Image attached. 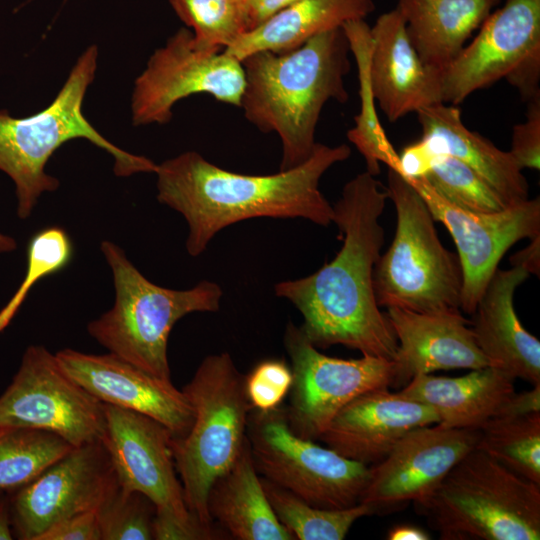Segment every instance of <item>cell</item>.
Here are the masks:
<instances>
[{
    "label": "cell",
    "mask_w": 540,
    "mask_h": 540,
    "mask_svg": "<svg viewBox=\"0 0 540 540\" xmlns=\"http://www.w3.org/2000/svg\"><path fill=\"white\" fill-rule=\"evenodd\" d=\"M387 188L365 171L348 181L333 205L342 247L313 274L274 286L276 296L301 313V330L317 348L343 345L394 360L398 342L386 313L376 302L373 273L384 243L379 220Z\"/></svg>",
    "instance_id": "obj_1"
},
{
    "label": "cell",
    "mask_w": 540,
    "mask_h": 540,
    "mask_svg": "<svg viewBox=\"0 0 540 540\" xmlns=\"http://www.w3.org/2000/svg\"><path fill=\"white\" fill-rule=\"evenodd\" d=\"M346 144H316L300 165L268 175L223 169L196 151L157 164V200L187 222L186 250L201 255L224 228L244 220L301 218L320 226L333 223V205L319 189L324 173L349 158Z\"/></svg>",
    "instance_id": "obj_2"
},
{
    "label": "cell",
    "mask_w": 540,
    "mask_h": 540,
    "mask_svg": "<svg viewBox=\"0 0 540 540\" xmlns=\"http://www.w3.org/2000/svg\"><path fill=\"white\" fill-rule=\"evenodd\" d=\"M349 51L347 38L338 28L294 50L258 51L241 61L245 84L240 108L259 131L279 136V170L294 168L312 154L324 105L329 100H348Z\"/></svg>",
    "instance_id": "obj_3"
},
{
    "label": "cell",
    "mask_w": 540,
    "mask_h": 540,
    "mask_svg": "<svg viewBox=\"0 0 540 540\" xmlns=\"http://www.w3.org/2000/svg\"><path fill=\"white\" fill-rule=\"evenodd\" d=\"M98 48L88 46L77 58L53 101L23 118L0 109V171L15 185L17 215L27 219L45 192L60 182L45 170L48 160L64 143L82 138L109 153L117 176L155 173L157 164L129 153L106 139L86 119L82 106L97 71Z\"/></svg>",
    "instance_id": "obj_4"
},
{
    "label": "cell",
    "mask_w": 540,
    "mask_h": 540,
    "mask_svg": "<svg viewBox=\"0 0 540 540\" xmlns=\"http://www.w3.org/2000/svg\"><path fill=\"white\" fill-rule=\"evenodd\" d=\"M100 250L113 275L115 299L111 309L89 322V335L109 353L171 380L167 346L172 328L187 314L218 311L222 288L209 280L185 290L162 287L148 280L112 241L103 240Z\"/></svg>",
    "instance_id": "obj_5"
},
{
    "label": "cell",
    "mask_w": 540,
    "mask_h": 540,
    "mask_svg": "<svg viewBox=\"0 0 540 540\" xmlns=\"http://www.w3.org/2000/svg\"><path fill=\"white\" fill-rule=\"evenodd\" d=\"M193 412L188 431L172 436L171 449L189 512L212 527L208 495L235 462L247 440L252 407L245 375L227 352L205 357L182 389Z\"/></svg>",
    "instance_id": "obj_6"
},
{
    "label": "cell",
    "mask_w": 540,
    "mask_h": 540,
    "mask_svg": "<svg viewBox=\"0 0 540 540\" xmlns=\"http://www.w3.org/2000/svg\"><path fill=\"white\" fill-rule=\"evenodd\" d=\"M414 505L442 540L540 539V485L478 449Z\"/></svg>",
    "instance_id": "obj_7"
},
{
    "label": "cell",
    "mask_w": 540,
    "mask_h": 540,
    "mask_svg": "<svg viewBox=\"0 0 540 540\" xmlns=\"http://www.w3.org/2000/svg\"><path fill=\"white\" fill-rule=\"evenodd\" d=\"M387 191L397 224L394 239L374 267L379 307L416 312L460 310L462 270L441 243L426 202L400 173L389 169Z\"/></svg>",
    "instance_id": "obj_8"
},
{
    "label": "cell",
    "mask_w": 540,
    "mask_h": 540,
    "mask_svg": "<svg viewBox=\"0 0 540 540\" xmlns=\"http://www.w3.org/2000/svg\"><path fill=\"white\" fill-rule=\"evenodd\" d=\"M247 438L258 473L306 503L324 509L360 503L370 467L296 435L285 408L251 410Z\"/></svg>",
    "instance_id": "obj_9"
},
{
    "label": "cell",
    "mask_w": 540,
    "mask_h": 540,
    "mask_svg": "<svg viewBox=\"0 0 540 540\" xmlns=\"http://www.w3.org/2000/svg\"><path fill=\"white\" fill-rule=\"evenodd\" d=\"M245 84L241 61L224 50L199 46L188 28H180L156 49L134 81L130 111L134 126L166 124L173 107L194 94L240 108Z\"/></svg>",
    "instance_id": "obj_10"
},
{
    "label": "cell",
    "mask_w": 540,
    "mask_h": 540,
    "mask_svg": "<svg viewBox=\"0 0 540 540\" xmlns=\"http://www.w3.org/2000/svg\"><path fill=\"white\" fill-rule=\"evenodd\" d=\"M55 433L79 447L101 441L104 403L75 382L42 345H30L11 383L0 396V426Z\"/></svg>",
    "instance_id": "obj_11"
},
{
    "label": "cell",
    "mask_w": 540,
    "mask_h": 540,
    "mask_svg": "<svg viewBox=\"0 0 540 540\" xmlns=\"http://www.w3.org/2000/svg\"><path fill=\"white\" fill-rule=\"evenodd\" d=\"M284 346L293 374L290 402L285 409L290 428L302 438L318 439L351 400L394 384V360L370 355L358 359L324 355L291 322L285 329Z\"/></svg>",
    "instance_id": "obj_12"
},
{
    "label": "cell",
    "mask_w": 540,
    "mask_h": 540,
    "mask_svg": "<svg viewBox=\"0 0 540 540\" xmlns=\"http://www.w3.org/2000/svg\"><path fill=\"white\" fill-rule=\"evenodd\" d=\"M407 180L456 245L463 277L460 309L473 314L505 253L518 241L540 234V199H527L496 213H473L445 201L423 177Z\"/></svg>",
    "instance_id": "obj_13"
},
{
    "label": "cell",
    "mask_w": 540,
    "mask_h": 540,
    "mask_svg": "<svg viewBox=\"0 0 540 540\" xmlns=\"http://www.w3.org/2000/svg\"><path fill=\"white\" fill-rule=\"evenodd\" d=\"M119 484L102 441L73 448L26 485L10 492L11 523L20 540L55 522L95 511Z\"/></svg>",
    "instance_id": "obj_14"
},
{
    "label": "cell",
    "mask_w": 540,
    "mask_h": 540,
    "mask_svg": "<svg viewBox=\"0 0 540 540\" xmlns=\"http://www.w3.org/2000/svg\"><path fill=\"white\" fill-rule=\"evenodd\" d=\"M479 429L439 423L408 432L379 463L370 467L360 503L374 513L398 510L429 497L449 471L476 448Z\"/></svg>",
    "instance_id": "obj_15"
},
{
    "label": "cell",
    "mask_w": 540,
    "mask_h": 540,
    "mask_svg": "<svg viewBox=\"0 0 540 540\" xmlns=\"http://www.w3.org/2000/svg\"><path fill=\"white\" fill-rule=\"evenodd\" d=\"M104 414L105 433L101 441L119 484L149 498L158 515L182 522L198 521L186 506L177 477L172 432L147 415L117 406L104 403Z\"/></svg>",
    "instance_id": "obj_16"
},
{
    "label": "cell",
    "mask_w": 540,
    "mask_h": 540,
    "mask_svg": "<svg viewBox=\"0 0 540 540\" xmlns=\"http://www.w3.org/2000/svg\"><path fill=\"white\" fill-rule=\"evenodd\" d=\"M480 27L441 73L444 103L460 104L476 90L505 78L540 49V0H507Z\"/></svg>",
    "instance_id": "obj_17"
},
{
    "label": "cell",
    "mask_w": 540,
    "mask_h": 540,
    "mask_svg": "<svg viewBox=\"0 0 540 540\" xmlns=\"http://www.w3.org/2000/svg\"><path fill=\"white\" fill-rule=\"evenodd\" d=\"M61 368L102 403L147 415L175 437L193 421L192 408L171 380L158 378L112 354H89L70 348L55 353Z\"/></svg>",
    "instance_id": "obj_18"
},
{
    "label": "cell",
    "mask_w": 540,
    "mask_h": 540,
    "mask_svg": "<svg viewBox=\"0 0 540 540\" xmlns=\"http://www.w3.org/2000/svg\"><path fill=\"white\" fill-rule=\"evenodd\" d=\"M439 422L430 406L382 388L347 403L318 439L348 459L375 465L408 432Z\"/></svg>",
    "instance_id": "obj_19"
},
{
    "label": "cell",
    "mask_w": 540,
    "mask_h": 540,
    "mask_svg": "<svg viewBox=\"0 0 540 540\" xmlns=\"http://www.w3.org/2000/svg\"><path fill=\"white\" fill-rule=\"evenodd\" d=\"M386 315L398 342L394 384L437 370L490 366L460 310L416 312L388 307Z\"/></svg>",
    "instance_id": "obj_20"
},
{
    "label": "cell",
    "mask_w": 540,
    "mask_h": 540,
    "mask_svg": "<svg viewBox=\"0 0 540 540\" xmlns=\"http://www.w3.org/2000/svg\"><path fill=\"white\" fill-rule=\"evenodd\" d=\"M370 79L380 109L390 122L443 102L440 73L419 58L397 8L381 14L371 27Z\"/></svg>",
    "instance_id": "obj_21"
},
{
    "label": "cell",
    "mask_w": 540,
    "mask_h": 540,
    "mask_svg": "<svg viewBox=\"0 0 540 540\" xmlns=\"http://www.w3.org/2000/svg\"><path fill=\"white\" fill-rule=\"evenodd\" d=\"M529 273L519 267L497 268L473 313V334L490 366L514 379L540 383V342L517 316L514 293Z\"/></svg>",
    "instance_id": "obj_22"
},
{
    "label": "cell",
    "mask_w": 540,
    "mask_h": 540,
    "mask_svg": "<svg viewBox=\"0 0 540 540\" xmlns=\"http://www.w3.org/2000/svg\"><path fill=\"white\" fill-rule=\"evenodd\" d=\"M421 139L432 155L452 156L481 176L508 205L529 199V186L509 151H503L475 131L469 130L456 105L444 102L416 111Z\"/></svg>",
    "instance_id": "obj_23"
},
{
    "label": "cell",
    "mask_w": 540,
    "mask_h": 540,
    "mask_svg": "<svg viewBox=\"0 0 540 540\" xmlns=\"http://www.w3.org/2000/svg\"><path fill=\"white\" fill-rule=\"evenodd\" d=\"M514 380L486 366L455 378L417 375L399 392L433 408L443 427L480 429L515 392Z\"/></svg>",
    "instance_id": "obj_24"
},
{
    "label": "cell",
    "mask_w": 540,
    "mask_h": 540,
    "mask_svg": "<svg viewBox=\"0 0 540 540\" xmlns=\"http://www.w3.org/2000/svg\"><path fill=\"white\" fill-rule=\"evenodd\" d=\"M500 0H398L409 40L420 60L441 73Z\"/></svg>",
    "instance_id": "obj_25"
},
{
    "label": "cell",
    "mask_w": 540,
    "mask_h": 540,
    "mask_svg": "<svg viewBox=\"0 0 540 540\" xmlns=\"http://www.w3.org/2000/svg\"><path fill=\"white\" fill-rule=\"evenodd\" d=\"M208 511L234 539H295L269 503L248 438L232 466L212 484Z\"/></svg>",
    "instance_id": "obj_26"
},
{
    "label": "cell",
    "mask_w": 540,
    "mask_h": 540,
    "mask_svg": "<svg viewBox=\"0 0 540 540\" xmlns=\"http://www.w3.org/2000/svg\"><path fill=\"white\" fill-rule=\"evenodd\" d=\"M374 9L373 0H296L224 51L239 61L258 51L288 52L320 33L365 19Z\"/></svg>",
    "instance_id": "obj_27"
},
{
    "label": "cell",
    "mask_w": 540,
    "mask_h": 540,
    "mask_svg": "<svg viewBox=\"0 0 540 540\" xmlns=\"http://www.w3.org/2000/svg\"><path fill=\"white\" fill-rule=\"evenodd\" d=\"M341 28L357 64L360 96V111L347 137L364 157L367 172L378 175L380 163L399 172V154L386 136L376 112L370 79L371 27L364 19H357L346 22Z\"/></svg>",
    "instance_id": "obj_28"
},
{
    "label": "cell",
    "mask_w": 540,
    "mask_h": 540,
    "mask_svg": "<svg viewBox=\"0 0 540 540\" xmlns=\"http://www.w3.org/2000/svg\"><path fill=\"white\" fill-rule=\"evenodd\" d=\"M73 448L49 431L0 426V490L12 492L26 485Z\"/></svg>",
    "instance_id": "obj_29"
},
{
    "label": "cell",
    "mask_w": 540,
    "mask_h": 540,
    "mask_svg": "<svg viewBox=\"0 0 540 540\" xmlns=\"http://www.w3.org/2000/svg\"><path fill=\"white\" fill-rule=\"evenodd\" d=\"M261 482L278 520L298 540H342L359 518L374 513L365 503L345 509L319 508L266 478Z\"/></svg>",
    "instance_id": "obj_30"
},
{
    "label": "cell",
    "mask_w": 540,
    "mask_h": 540,
    "mask_svg": "<svg viewBox=\"0 0 540 540\" xmlns=\"http://www.w3.org/2000/svg\"><path fill=\"white\" fill-rule=\"evenodd\" d=\"M479 430L475 449L540 485V412L492 417Z\"/></svg>",
    "instance_id": "obj_31"
},
{
    "label": "cell",
    "mask_w": 540,
    "mask_h": 540,
    "mask_svg": "<svg viewBox=\"0 0 540 540\" xmlns=\"http://www.w3.org/2000/svg\"><path fill=\"white\" fill-rule=\"evenodd\" d=\"M169 1L202 48L225 50L247 32L241 0Z\"/></svg>",
    "instance_id": "obj_32"
},
{
    "label": "cell",
    "mask_w": 540,
    "mask_h": 540,
    "mask_svg": "<svg viewBox=\"0 0 540 540\" xmlns=\"http://www.w3.org/2000/svg\"><path fill=\"white\" fill-rule=\"evenodd\" d=\"M422 177L445 201L459 209L496 213L509 207L481 176L452 156H437Z\"/></svg>",
    "instance_id": "obj_33"
},
{
    "label": "cell",
    "mask_w": 540,
    "mask_h": 540,
    "mask_svg": "<svg viewBox=\"0 0 540 540\" xmlns=\"http://www.w3.org/2000/svg\"><path fill=\"white\" fill-rule=\"evenodd\" d=\"M27 266L22 282L0 310V332L11 322L33 285L41 279L65 269L74 255L68 233L51 226L35 233L27 244Z\"/></svg>",
    "instance_id": "obj_34"
},
{
    "label": "cell",
    "mask_w": 540,
    "mask_h": 540,
    "mask_svg": "<svg viewBox=\"0 0 540 540\" xmlns=\"http://www.w3.org/2000/svg\"><path fill=\"white\" fill-rule=\"evenodd\" d=\"M101 540H151L155 506L120 484L96 510Z\"/></svg>",
    "instance_id": "obj_35"
},
{
    "label": "cell",
    "mask_w": 540,
    "mask_h": 540,
    "mask_svg": "<svg viewBox=\"0 0 540 540\" xmlns=\"http://www.w3.org/2000/svg\"><path fill=\"white\" fill-rule=\"evenodd\" d=\"M292 382V370L284 360L259 362L245 376L246 395L252 409L268 411L279 407L290 391Z\"/></svg>",
    "instance_id": "obj_36"
},
{
    "label": "cell",
    "mask_w": 540,
    "mask_h": 540,
    "mask_svg": "<svg viewBox=\"0 0 540 540\" xmlns=\"http://www.w3.org/2000/svg\"><path fill=\"white\" fill-rule=\"evenodd\" d=\"M509 152L521 169H540V95L528 101L525 121L513 126Z\"/></svg>",
    "instance_id": "obj_37"
},
{
    "label": "cell",
    "mask_w": 540,
    "mask_h": 540,
    "mask_svg": "<svg viewBox=\"0 0 540 540\" xmlns=\"http://www.w3.org/2000/svg\"><path fill=\"white\" fill-rule=\"evenodd\" d=\"M36 540H101L96 512L61 519L43 531Z\"/></svg>",
    "instance_id": "obj_38"
},
{
    "label": "cell",
    "mask_w": 540,
    "mask_h": 540,
    "mask_svg": "<svg viewBox=\"0 0 540 540\" xmlns=\"http://www.w3.org/2000/svg\"><path fill=\"white\" fill-rule=\"evenodd\" d=\"M526 101L540 95V49L525 57L506 77Z\"/></svg>",
    "instance_id": "obj_39"
},
{
    "label": "cell",
    "mask_w": 540,
    "mask_h": 540,
    "mask_svg": "<svg viewBox=\"0 0 540 540\" xmlns=\"http://www.w3.org/2000/svg\"><path fill=\"white\" fill-rule=\"evenodd\" d=\"M435 157L426 143L420 139L406 146L399 154V172L404 178L424 176L431 168Z\"/></svg>",
    "instance_id": "obj_40"
},
{
    "label": "cell",
    "mask_w": 540,
    "mask_h": 540,
    "mask_svg": "<svg viewBox=\"0 0 540 540\" xmlns=\"http://www.w3.org/2000/svg\"><path fill=\"white\" fill-rule=\"evenodd\" d=\"M540 412V383L522 393L514 392L493 417H521Z\"/></svg>",
    "instance_id": "obj_41"
},
{
    "label": "cell",
    "mask_w": 540,
    "mask_h": 540,
    "mask_svg": "<svg viewBox=\"0 0 540 540\" xmlns=\"http://www.w3.org/2000/svg\"><path fill=\"white\" fill-rule=\"evenodd\" d=\"M296 0H241L247 32Z\"/></svg>",
    "instance_id": "obj_42"
},
{
    "label": "cell",
    "mask_w": 540,
    "mask_h": 540,
    "mask_svg": "<svg viewBox=\"0 0 540 540\" xmlns=\"http://www.w3.org/2000/svg\"><path fill=\"white\" fill-rule=\"evenodd\" d=\"M512 267H519L539 277L540 273V234L530 239L529 244L510 258Z\"/></svg>",
    "instance_id": "obj_43"
},
{
    "label": "cell",
    "mask_w": 540,
    "mask_h": 540,
    "mask_svg": "<svg viewBox=\"0 0 540 540\" xmlns=\"http://www.w3.org/2000/svg\"><path fill=\"white\" fill-rule=\"evenodd\" d=\"M13 538L10 492L0 490V540H11Z\"/></svg>",
    "instance_id": "obj_44"
},
{
    "label": "cell",
    "mask_w": 540,
    "mask_h": 540,
    "mask_svg": "<svg viewBox=\"0 0 540 540\" xmlns=\"http://www.w3.org/2000/svg\"><path fill=\"white\" fill-rule=\"evenodd\" d=\"M430 538L425 530L410 524L393 526L386 537L388 540H428Z\"/></svg>",
    "instance_id": "obj_45"
},
{
    "label": "cell",
    "mask_w": 540,
    "mask_h": 540,
    "mask_svg": "<svg viewBox=\"0 0 540 540\" xmlns=\"http://www.w3.org/2000/svg\"><path fill=\"white\" fill-rule=\"evenodd\" d=\"M17 247L16 240L2 232H0V254H6L14 251Z\"/></svg>",
    "instance_id": "obj_46"
}]
</instances>
